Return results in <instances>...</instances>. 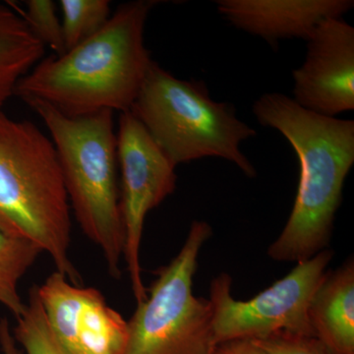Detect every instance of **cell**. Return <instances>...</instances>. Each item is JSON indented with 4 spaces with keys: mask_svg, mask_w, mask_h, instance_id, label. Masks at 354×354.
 I'll list each match as a JSON object with an SVG mask.
<instances>
[{
    "mask_svg": "<svg viewBox=\"0 0 354 354\" xmlns=\"http://www.w3.org/2000/svg\"><path fill=\"white\" fill-rule=\"evenodd\" d=\"M158 1L121 4L106 25L62 55L43 58L17 84L21 100L38 99L68 116L131 111L153 60L145 46Z\"/></svg>",
    "mask_w": 354,
    "mask_h": 354,
    "instance_id": "6da1fadb",
    "label": "cell"
},
{
    "mask_svg": "<svg viewBox=\"0 0 354 354\" xmlns=\"http://www.w3.org/2000/svg\"><path fill=\"white\" fill-rule=\"evenodd\" d=\"M252 111L261 125L290 142L300 165L290 218L268 254L281 262L308 260L330 243L344 181L354 165V121L311 113L281 93L261 95Z\"/></svg>",
    "mask_w": 354,
    "mask_h": 354,
    "instance_id": "7a4b0ae2",
    "label": "cell"
},
{
    "mask_svg": "<svg viewBox=\"0 0 354 354\" xmlns=\"http://www.w3.org/2000/svg\"><path fill=\"white\" fill-rule=\"evenodd\" d=\"M0 230L35 244L73 285L71 216L53 141L36 124L0 111Z\"/></svg>",
    "mask_w": 354,
    "mask_h": 354,
    "instance_id": "3957f363",
    "label": "cell"
},
{
    "mask_svg": "<svg viewBox=\"0 0 354 354\" xmlns=\"http://www.w3.org/2000/svg\"><path fill=\"white\" fill-rule=\"evenodd\" d=\"M50 132L69 204L84 234L100 250L109 274L121 277L124 227L118 184L113 111L68 116L38 99L23 100Z\"/></svg>",
    "mask_w": 354,
    "mask_h": 354,
    "instance_id": "277c9868",
    "label": "cell"
},
{
    "mask_svg": "<svg viewBox=\"0 0 354 354\" xmlns=\"http://www.w3.org/2000/svg\"><path fill=\"white\" fill-rule=\"evenodd\" d=\"M130 111L174 165L221 158L256 176L241 145L257 133L234 106L213 100L204 83L181 80L153 62Z\"/></svg>",
    "mask_w": 354,
    "mask_h": 354,
    "instance_id": "5b68a950",
    "label": "cell"
},
{
    "mask_svg": "<svg viewBox=\"0 0 354 354\" xmlns=\"http://www.w3.org/2000/svg\"><path fill=\"white\" fill-rule=\"evenodd\" d=\"M211 235L209 223L193 221L183 248L158 270L128 321L124 354H214L211 304L193 295L198 256Z\"/></svg>",
    "mask_w": 354,
    "mask_h": 354,
    "instance_id": "8992f818",
    "label": "cell"
},
{
    "mask_svg": "<svg viewBox=\"0 0 354 354\" xmlns=\"http://www.w3.org/2000/svg\"><path fill=\"white\" fill-rule=\"evenodd\" d=\"M333 251H321L274 285L251 299L232 297V279L225 272L216 277L209 288L216 346L241 339H262L278 333L314 337L308 309L316 290L325 278Z\"/></svg>",
    "mask_w": 354,
    "mask_h": 354,
    "instance_id": "52a82bcc",
    "label": "cell"
},
{
    "mask_svg": "<svg viewBox=\"0 0 354 354\" xmlns=\"http://www.w3.org/2000/svg\"><path fill=\"white\" fill-rule=\"evenodd\" d=\"M116 140L122 186L120 208L124 227L123 258L138 304L147 297L140 266L146 216L176 190V165L131 111L120 113Z\"/></svg>",
    "mask_w": 354,
    "mask_h": 354,
    "instance_id": "ba28073f",
    "label": "cell"
},
{
    "mask_svg": "<svg viewBox=\"0 0 354 354\" xmlns=\"http://www.w3.org/2000/svg\"><path fill=\"white\" fill-rule=\"evenodd\" d=\"M51 332L67 354H124L128 321L101 291L75 286L62 272L37 286Z\"/></svg>",
    "mask_w": 354,
    "mask_h": 354,
    "instance_id": "9c48e42d",
    "label": "cell"
},
{
    "mask_svg": "<svg viewBox=\"0 0 354 354\" xmlns=\"http://www.w3.org/2000/svg\"><path fill=\"white\" fill-rule=\"evenodd\" d=\"M304 64L293 70V100L327 118L354 109V28L344 18L317 26Z\"/></svg>",
    "mask_w": 354,
    "mask_h": 354,
    "instance_id": "30bf717a",
    "label": "cell"
},
{
    "mask_svg": "<svg viewBox=\"0 0 354 354\" xmlns=\"http://www.w3.org/2000/svg\"><path fill=\"white\" fill-rule=\"evenodd\" d=\"M218 13L237 29L270 44L281 39L307 41L317 26L342 18L353 0H216Z\"/></svg>",
    "mask_w": 354,
    "mask_h": 354,
    "instance_id": "8fae6325",
    "label": "cell"
},
{
    "mask_svg": "<svg viewBox=\"0 0 354 354\" xmlns=\"http://www.w3.org/2000/svg\"><path fill=\"white\" fill-rule=\"evenodd\" d=\"M314 337L329 354H354V263L327 272L308 309Z\"/></svg>",
    "mask_w": 354,
    "mask_h": 354,
    "instance_id": "7c38bea8",
    "label": "cell"
},
{
    "mask_svg": "<svg viewBox=\"0 0 354 354\" xmlns=\"http://www.w3.org/2000/svg\"><path fill=\"white\" fill-rule=\"evenodd\" d=\"M44 48L21 14L0 3V111L21 79L43 59Z\"/></svg>",
    "mask_w": 354,
    "mask_h": 354,
    "instance_id": "4fadbf2b",
    "label": "cell"
},
{
    "mask_svg": "<svg viewBox=\"0 0 354 354\" xmlns=\"http://www.w3.org/2000/svg\"><path fill=\"white\" fill-rule=\"evenodd\" d=\"M41 254L31 242L0 230V304L15 319L24 313L27 306L19 293V283Z\"/></svg>",
    "mask_w": 354,
    "mask_h": 354,
    "instance_id": "5bb4252c",
    "label": "cell"
},
{
    "mask_svg": "<svg viewBox=\"0 0 354 354\" xmlns=\"http://www.w3.org/2000/svg\"><path fill=\"white\" fill-rule=\"evenodd\" d=\"M12 334L24 354H67L51 332L37 286L30 290L25 312L16 319Z\"/></svg>",
    "mask_w": 354,
    "mask_h": 354,
    "instance_id": "9a60e30c",
    "label": "cell"
},
{
    "mask_svg": "<svg viewBox=\"0 0 354 354\" xmlns=\"http://www.w3.org/2000/svg\"><path fill=\"white\" fill-rule=\"evenodd\" d=\"M58 6L66 50L99 32L111 17L108 0H62Z\"/></svg>",
    "mask_w": 354,
    "mask_h": 354,
    "instance_id": "2e32d148",
    "label": "cell"
},
{
    "mask_svg": "<svg viewBox=\"0 0 354 354\" xmlns=\"http://www.w3.org/2000/svg\"><path fill=\"white\" fill-rule=\"evenodd\" d=\"M26 10L19 13L32 34L44 46H50L55 55H64L66 48L57 3L51 0H29L26 2Z\"/></svg>",
    "mask_w": 354,
    "mask_h": 354,
    "instance_id": "e0dca14e",
    "label": "cell"
},
{
    "mask_svg": "<svg viewBox=\"0 0 354 354\" xmlns=\"http://www.w3.org/2000/svg\"><path fill=\"white\" fill-rule=\"evenodd\" d=\"M252 342L263 354H329L323 344L311 335L281 332Z\"/></svg>",
    "mask_w": 354,
    "mask_h": 354,
    "instance_id": "ac0fdd59",
    "label": "cell"
},
{
    "mask_svg": "<svg viewBox=\"0 0 354 354\" xmlns=\"http://www.w3.org/2000/svg\"><path fill=\"white\" fill-rule=\"evenodd\" d=\"M214 354H263L252 341L241 339L223 342L216 346Z\"/></svg>",
    "mask_w": 354,
    "mask_h": 354,
    "instance_id": "d6986e66",
    "label": "cell"
},
{
    "mask_svg": "<svg viewBox=\"0 0 354 354\" xmlns=\"http://www.w3.org/2000/svg\"><path fill=\"white\" fill-rule=\"evenodd\" d=\"M0 351L2 354H24L14 339L12 330L6 318L0 319Z\"/></svg>",
    "mask_w": 354,
    "mask_h": 354,
    "instance_id": "ffe728a7",
    "label": "cell"
}]
</instances>
